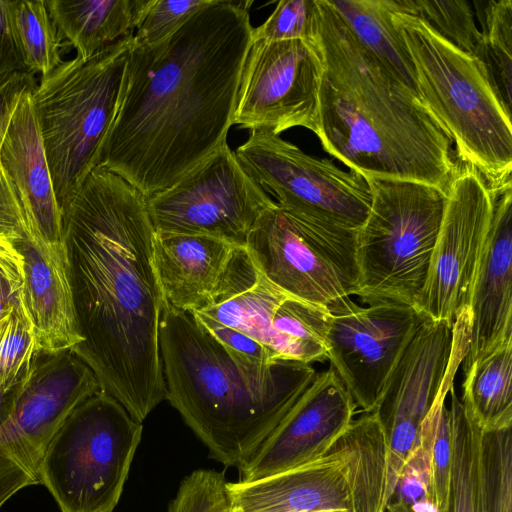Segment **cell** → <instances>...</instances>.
Listing matches in <instances>:
<instances>
[{
	"label": "cell",
	"mask_w": 512,
	"mask_h": 512,
	"mask_svg": "<svg viewBox=\"0 0 512 512\" xmlns=\"http://www.w3.org/2000/svg\"><path fill=\"white\" fill-rule=\"evenodd\" d=\"M251 5L215 0L165 39L132 43L98 166L149 197L227 143L253 42Z\"/></svg>",
	"instance_id": "1"
},
{
	"label": "cell",
	"mask_w": 512,
	"mask_h": 512,
	"mask_svg": "<svg viewBox=\"0 0 512 512\" xmlns=\"http://www.w3.org/2000/svg\"><path fill=\"white\" fill-rule=\"evenodd\" d=\"M61 213L83 338L72 351L142 423L166 399L159 345L165 300L146 196L97 166Z\"/></svg>",
	"instance_id": "2"
},
{
	"label": "cell",
	"mask_w": 512,
	"mask_h": 512,
	"mask_svg": "<svg viewBox=\"0 0 512 512\" xmlns=\"http://www.w3.org/2000/svg\"><path fill=\"white\" fill-rule=\"evenodd\" d=\"M312 43L322 62L318 133L323 149L365 178L443 191L458 166L445 128L351 31L331 0H316Z\"/></svg>",
	"instance_id": "3"
},
{
	"label": "cell",
	"mask_w": 512,
	"mask_h": 512,
	"mask_svg": "<svg viewBox=\"0 0 512 512\" xmlns=\"http://www.w3.org/2000/svg\"><path fill=\"white\" fill-rule=\"evenodd\" d=\"M159 345L166 399L227 467L259 448L317 375L311 364L284 359L264 372L246 370L192 312L166 303Z\"/></svg>",
	"instance_id": "4"
},
{
	"label": "cell",
	"mask_w": 512,
	"mask_h": 512,
	"mask_svg": "<svg viewBox=\"0 0 512 512\" xmlns=\"http://www.w3.org/2000/svg\"><path fill=\"white\" fill-rule=\"evenodd\" d=\"M401 11L392 20L408 52L416 92L451 137L457 157L491 191L512 185L511 111L486 65Z\"/></svg>",
	"instance_id": "5"
},
{
	"label": "cell",
	"mask_w": 512,
	"mask_h": 512,
	"mask_svg": "<svg viewBox=\"0 0 512 512\" xmlns=\"http://www.w3.org/2000/svg\"><path fill=\"white\" fill-rule=\"evenodd\" d=\"M132 40L133 34L88 59L63 61L31 92L61 211L98 166L117 112Z\"/></svg>",
	"instance_id": "6"
},
{
	"label": "cell",
	"mask_w": 512,
	"mask_h": 512,
	"mask_svg": "<svg viewBox=\"0 0 512 512\" xmlns=\"http://www.w3.org/2000/svg\"><path fill=\"white\" fill-rule=\"evenodd\" d=\"M371 204L357 232L363 303L405 304L417 310L441 229L447 192L424 183L366 178Z\"/></svg>",
	"instance_id": "7"
},
{
	"label": "cell",
	"mask_w": 512,
	"mask_h": 512,
	"mask_svg": "<svg viewBox=\"0 0 512 512\" xmlns=\"http://www.w3.org/2000/svg\"><path fill=\"white\" fill-rule=\"evenodd\" d=\"M387 444L373 413L354 419L331 449L255 481L227 483L230 512H385Z\"/></svg>",
	"instance_id": "8"
},
{
	"label": "cell",
	"mask_w": 512,
	"mask_h": 512,
	"mask_svg": "<svg viewBox=\"0 0 512 512\" xmlns=\"http://www.w3.org/2000/svg\"><path fill=\"white\" fill-rule=\"evenodd\" d=\"M142 423L101 391L76 408L47 445L40 481L61 512H113L122 495Z\"/></svg>",
	"instance_id": "9"
},
{
	"label": "cell",
	"mask_w": 512,
	"mask_h": 512,
	"mask_svg": "<svg viewBox=\"0 0 512 512\" xmlns=\"http://www.w3.org/2000/svg\"><path fill=\"white\" fill-rule=\"evenodd\" d=\"M357 232L316 223L277 203L258 219L246 249L256 269L289 297L338 314L359 286Z\"/></svg>",
	"instance_id": "10"
},
{
	"label": "cell",
	"mask_w": 512,
	"mask_h": 512,
	"mask_svg": "<svg viewBox=\"0 0 512 512\" xmlns=\"http://www.w3.org/2000/svg\"><path fill=\"white\" fill-rule=\"evenodd\" d=\"M464 312L452 325L425 318L390 374L372 413L387 444L386 507L421 423L439 394L454 385L469 337Z\"/></svg>",
	"instance_id": "11"
},
{
	"label": "cell",
	"mask_w": 512,
	"mask_h": 512,
	"mask_svg": "<svg viewBox=\"0 0 512 512\" xmlns=\"http://www.w3.org/2000/svg\"><path fill=\"white\" fill-rule=\"evenodd\" d=\"M235 154L245 171L275 195L284 210L347 230L358 231L364 224L371 193L360 173L344 171L263 130L250 131Z\"/></svg>",
	"instance_id": "12"
},
{
	"label": "cell",
	"mask_w": 512,
	"mask_h": 512,
	"mask_svg": "<svg viewBox=\"0 0 512 512\" xmlns=\"http://www.w3.org/2000/svg\"><path fill=\"white\" fill-rule=\"evenodd\" d=\"M156 232L207 235L245 247L276 202L242 167L228 142L171 187L146 197Z\"/></svg>",
	"instance_id": "13"
},
{
	"label": "cell",
	"mask_w": 512,
	"mask_h": 512,
	"mask_svg": "<svg viewBox=\"0 0 512 512\" xmlns=\"http://www.w3.org/2000/svg\"><path fill=\"white\" fill-rule=\"evenodd\" d=\"M322 62L312 43L253 41L240 77L233 125L279 135L318 133Z\"/></svg>",
	"instance_id": "14"
},
{
	"label": "cell",
	"mask_w": 512,
	"mask_h": 512,
	"mask_svg": "<svg viewBox=\"0 0 512 512\" xmlns=\"http://www.w3.org/2000/svg\"><path fill=\"white\" fill-rule=\"evenodd\" d=\"M446 192L444 217L417 311L453 325L468 308L494 197L484 179L464 164L458 166Z\"/></svg>",
	"instance_id": "15"
},
{
	"label": "cell",
	"mask_w": 512,
	"mask_h": 512,
	"mask_svg": "<svg viewBox=\"0 0 512 512\" xmlns=\"http://www.w3.org/2000/svg\"><path fill=\"white\" fill-rule=\"evenodd\" d=\"M426 317L411 306L380 302L330 314L327 359L364 413H371L407 344Z\"/></svg>",
	"instance_id": "16"
},
{
	"label": "cell",
	"mask_w": 512,
	"mask_h": 512,
	"mask_svg": "<svg viewBox=\"0 0 512 512\" xmlns=\"http://www.w3.org/2000/svg\"><path fill=\"white\" fill-rule=\"evenodd\" d=\"M357 406L330 367L317 373L293 407L239 469V481H255L327 453L354 420Z\"/></svg>",
	"instance_id": "17"
},
{
	"label": "cell",
	"mask_w": 512,
	"mask_h": 512,
	"mask_svg": "<svg viewBox=\"0 0 512 512\" xmlns=\"http://www.w3.org/2000/svg\"><path fill=\"white\" fill-rule=\"evenodd\" d=\"M492 193L491 225L467 308L464 373L475 361L512 340V185Z\"/></svg>",
	"instance_id": "18"
},
{
	"label": "cell",
	"mask_w": 512,
	"mask_h": 512,
	"mask_svg": "<svg viewBox=\"0 0 512 512\" xmlns=\"http://www.w3.org/2000/svg\"><path fill=\"white\" fill-rule=\"evenodd\" d=\"M34 87L24 90L19 97L2 140L0 165L23 208L29 236L67 256L62 213L32 107Z\"/></svg>",
	"instance_id": "19"
},
{
	"label": "cell",
	"mask_w": 512,
	"mask_h": 512,
	"mask_svg": "<svg viewBox=\"0 0 512 512\" xmlns=\"http://www.w3.org/2000/svg\"><path fill=\"white\" fill-rule=\"evenodd\" d=\"M23 256L22 308L33 328L40 354L76 349L80 333L68 259L42 240L29 236L18 242Z\"/></svg>",
	"instance_id": "20"
},
{
	"label": "cell",
	"mask_w": 512,
	"mask_h": 512,
	"mask_svg": "<svg viewBox=\"0 0 512 512\" xmlns=\"http://www.w3.org/2000/svg\"><path fill=\"white\" fill-rule=\"evenodd\" d=\"M238 248L212 236L155 231L154 260L165 303L186 312L216 303Z\"/></svg>",
	"instance_id": "21"
},
{
	"label": "cell",
	"mask_w": 512,
	"mask_h": 512,
	"mask_svg": "<svg viewBox=\"0 0 512 512\" xmlns=\"http://www.w3.org/2000/svg\"><path fill=\"white\" fill-rule=\"evenodd\" d=\"M62 39L88 59L134 34L151 0H48Z\"/></svg>",
	"instance_id": "22"
},
{
	"label": "cell",
	"mask_w": 512,
	"mask_h": 512,
	"mask_svg": "<svg viewBox=\"0 0 512 512\" xmlns=\"http://www.w3.org/2000/svg\"><path fill=\"white\" fill-rule=\"evenodd\" d=\"M462 403L482 432L512 428V340L464 373Z\"/></svg>",
	"instance_id": "23"
},
{
	"label": "cell",
	"mask_w": 512,
	"mask_h": 512,
	"mask_svg": "<svg viewBox=\"0 0 512 512\" xmlns=\"http://www.w3.org/2000/svg\"><path fill=\"white\" fill-rule=\"evenodd\" d=\"M331 2L360 43L416 91L408 52L392 20L402 8L400 0Z\"/></svg>",
	"instance_id": "24"
},
{
	"label": "cell",
	"mask_w": 512,
	"mask_h": 512,
	"mask_svg": "<svg viewBox=\"0 0 512 512\" xmlns=\"http://www.w3.org/2000/svg\"><path fill=\"white\" fill-rule=\"evenodd\" d=\"M448 393L451 477L445 512H485L481 489L482 431L467 414L454 385Z\"/></svg>",
	"instance_id": "25"
},
{
	"label": "cell",
	"mask_w": 512,
	"mask_h": 512,
	"mask_svg": "<svg viewBox=\"0 0 512 512\" xmlns=\"http://www.w3.org/2000/svg\"><path fill=\"white\" fill-rule=\"evenodd\" d=\"M286 297L258 271L257 279L250 287L194 312L239 330L263 344L277 360H286L281 340L272 325L274 313Z\"/></svg>",
	"instance_id": "26"
},
{
	"label": "cell",
	"mask_w": 512,
	"mask_h": 512,
	"mask_svg": "<svg viewBox=\"0 0 512 512\" xmlns=\"http://www.w3.org/2000/svg\"><path fill=\"white\" fill-rule=\"evenodd\" d=\"M17 47L27 70L41 77L63 61V39L44 0H7Z\"/></svg>",
	"instance_id": "27"
},
{
	"label": "cell",
	"mask_w": 512,
	"mask_h": 512,
	"mask_svg": "<svg viewBox=\"0 0 512 512\" xmlns=\"http://www.w3.org/2000/svg\"><path fill=\"white\" fill-rule=\"evenodd\" d=\"M330 312L287 296L273 316L286 360L311 364L327 360L326 334Z\"/></svg>",
	"instance_id": "28"
},
{
	"label": "cell",
	"mask_w": 512,
	"mask_h": 512,
	"mask_svg": "<svg viewBox=\"0 0 512 512\" xmlns=\"http://www.w3.org/2000/svg\"><path fill=\"white\" fill-rule=\"evenodd\" d=\"M477 15L483 39L480 60L486 65L505 106L511 111L512 1L485 2Z\"/></svg>",
	"instance_id": "29"
},
{
	"label": "cell",
	"mask_w": 512,
	"mask_h": 512,
	"mask_svg": "<svg viewBox=\"0 0 512 512\" xmlns=\"http://www.w3.org/2000/svg\"><path fill=\"white\" fill-rule=\"evenodd\" d=\"M450 388L439 394L421 423L415 443L400 471L391 500L400 502L409 509L424 502H431L429 493L432 478L433 447L440 410L446 401Z\"/></svg>",
	"instance_id": "30"
},
{
	"label": "cell",
	"mask_w": 512,
	"mask_h": 512,
	"mask_svg": "<svg viewBox=\"0 0 512 512\" xmlns=\"http://www.w3.org/2000/svg\"><path fill=\"white\" fill-rule=\"evenodd\" d=\"M403 12L416 16L459 49L479 59L483 39L470 3L463 0H401Z\"/></svg>",
	"instance_id": "31"
},
{
	"label": "cell",
	"mask_w": 512,
	"mask_h": 512,
	"mask_svg": "<svg viewBox=\"0 0 512 512\" xmlns=\"http://www.w3.org/2000/svg\"><path fill=\"white\" fill-rule=\"evenodd\" d=\"M481 489L485 512H512V428L482 432Z\"/></svg>",
	"instance_id": "32"
},
{
	"label": "cell",
	"mask_w": 512,
	"mask_h": 512,
	"mask_svg": "<svg viewBox=\"0 0 512 512\" xmlns=\"http://www.w3.org/2000/svg\"><path fill=\"white\" fill-rule=\"evenodd\" d=\"M39 355L33 328L21 305L0 326V392H13Z\"/></svg>",
	"instance_id": "33"
},
{
	"label": "cell",
	"mask_w": 512,
	"mask_h": 512,
	"mask_svg": "<svg viewBox=\"0 0 512 512\" xmlns=\"http://www.w3.org/2000/svg\"><path fill=\"white\" fill-rule=\"evenodd\" d=\"M227 483L220 472L195 470L181 481L167 512H230Z\"/></svg>",
	"instance_id": "34"
},
{
	"label": "cell",
	"mask_w": 512,
	"mask_h": 512,
	"mask_svg": "<svg viewBox=\"0 0 512 512\" xmlns=\"http://www.w3.org/2000/svg\"><path fill=\"white\" fill-rule=\"evenodd\" d=\"M316 0H281L253 29V41L302 40L310 43L315 26Z\"/></svg>",
	"instance_id": "35"
},
{
	"label": "cell",
	"mask_w": 512,
	"mask_h": 512,
	"mask_svg": "<svg viewBox=\"0 0 512 512\" xmlns=\"http://www.w3.org/2000/svg\"><path fill=\"white\" fill-rule=\"evenodd\" d=\"M215 0H151L133 34V45L157 43L183 25L193 14Z\"/></svg>",
	"instance_id": "36"
},
{
	"label": "cell",
	"mask_w": 512,
	"mask_h": 512,
	"mask_svg": "<svg viewBox=\"0 0 512 512\" xmlns=\"http://www.w3.org/2000/svg\"><path fill=\"white\" fill-rule=\"evenodd\" d=\"M192 313L199 323L222 344L230 356L244 369L253 372H264L277 361L274 355L254 338L237 329L222 325L199 312Z\"/></svg>",
	"instance_id": "37"
},
{
	"label": "cell",
	"mask_w": 512,
	"mask_h": 512,
	"mask_svg": "<svg viewBox=\"0 0 512 512\" xmlns=\"http://www.w3.org/2000/svg\"><path fill=\"white\" fill-rule=\"evenodd\" d=\"M23 265L18 241L0 235V326L21 306Z\"/></svg>",
	"instance_id": "38"
},
{
	"label": "cell",
	"mask_w": 512,
	"mask_h": 512,
	"mask_svg": "<svg viewBox=\"0 0 512 512\" xmlns=\"http://www.w3.org/2000/svg\"><path fill=\"white\" fill-rule=\"evenodd\" d=\"M451 477V442L448 407L443 404L436 429L433 447L432 478L429 500L438 512H445L448 506Z\"/></svg>",
	"instance_id": "39"
},
{
	"label": "cell",
	"mask_w": 512,
	"mask_h": 512,
	"mask_svg": "<svg viewBox=\"0 0 512 512\" xmlns=\"http://www.w3.org/2000/svg\"><path fill=\"white\" fill-rule=\"evenodd\" d=\"M0 235L18 242L29 237L27 220L15 190L0 165Z\"/></svg>",
	"instance_id": "40"
},
{
	"label": "cell",
	"mask_w": 512,
	"mask_h": 512,
	"mask_svg": "<svg viewBox=\"0 0 512 512\" xmlns=\"http://www.w3.org/2000/svg\"><path fill=\"white\" fill-rule=\"evenodd\" d=\"M19 73H30L17 47L7 0H0V83Z\"/></svg>",
	"instance_id": "41"
},
{
	"label": "cell",
	"mask_w": 512,
	"mask_h": 512,
	"mask_svg": "<svg viewBox=\"0 0 512 512\" xmlns=\"http://www.w3.org/2000/svg\"><path fill=\"white\" fill-rule=\"evenodd\" d=\"M36 84L31 73H19L0 83V148L21 93Z\"/></svg>",
	"instance_id": "42"
},
{
	"label": "cell",
	"mask_w": 512,
	"mask_h": 512,
	"mask_svg": "<svg viewBox=\"0 0 512 512\" xmlns=\"http://www.w3.org/2000/svg\"><path fill=\"white\" fill-rule=\"evenodd\" d=\"M12 394L13 392H0V424L6 419L7 415L9 414Z\"/></svg>",
	"instance_id": "43"
},
{
	"label": "cell",
	"mask_w": 512,
	"mask_h": 512,
	"mask_svg": "<svg viewBox=\"0 0 512 512\" xmlns=\"http://www.w3.org/2000/svg\"><path fill=\"white\" fill-rule=\"evenodd\" d=\"M385 512H411L410 509L404 504L397 501H390L385 509Z\"/></svg>",
	"instance_id": "44"
},
{
	"label": "cell",
	"mask_w": 512,
	"mask_h": 512,
	"mask_svg": "<svg viewBox=\"0 0 512 512\" xmlns=\"http://www.w3.org/2000/svg\"><path fill=\"white\" fill-rule=\"evenodd\" d=\"M315 512H349V510L344 509V508H339V509L320 510V511H315Z\"/></svg>",
	"instance_id": "45"
}]
</instances>
